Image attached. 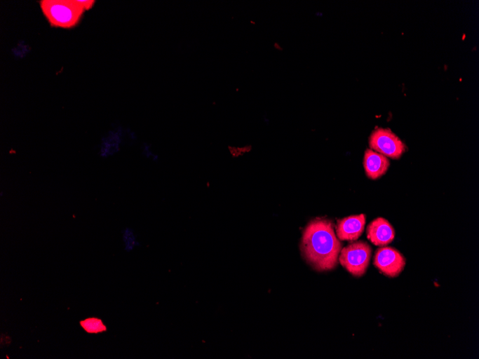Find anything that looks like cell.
<instances>
[{"label":"cell","mask_w":479,"mask_h":359,"mask_svg":"<svg viewBox=\"0 0 479 359\" xmlns=\"http://www.w3.org/2000/svg\"><path fill=\"white\" fill-rule=\"evenodd\" d=\"M83 330L89 334H99L107 331V325L101 318H88L80 321Z\"/></svg>","instance_id":"10"},{"label":"cell","mask_w":479,"mask_h":359,"mask_svg":"<svg viewBox=\"0 0 479 359\" xmlns=\"http://www.w3.org/2000/svg\"><path fill=\"white\" fill-rule=\"evenodd\" d=\"M301 250L307 263L316 271L335 269L342 244L336 236L333 222L325 218L311 221L304 231Z\"/></svg>","instance_id":"1"},{"label":"cell","mask_w":479,"mask_h":359,"mask_svg":"<svg viewBox=\"0 0 479 359\" xmlns=\"http://www.w3.org/2000/svg\"><path fill=\"white\" fill-rule=\"evenodd\" d=\"M405 264L403 255L393 248H381L375 252L374 265L386 276L398 277L404 270Z\"/></svg>","instance_id":"5"},{"label":"cell","mask_w":479,"mask_h":359,"mask_svg":"<svg viewBox=\"0 0 479 359\" xmlns=\"http://www.w3.org/2000/svg\"><path fill=\"white\" fill-rule=\"evenodd\" d=\"M367 238L377 246H386L395 239L396 233L391 224L386 219H375L367 226Z\"/></svg>","instance_id":"7"},{"label":"cell","mask_w":479,"mask_h":359,"mask_svg":"<svg viewBox=\"0 0 479 359\" xmlns=\"http://www.w3.org/2000/svg\"><path fill=\"white\" fill-rule=\"evenodd\" d=\"M365 225V215L350 216L340 219L336 226L337 237L343 241H357L363 235Z\"/></svg>","instance_id":"6"},{"label":"cell","mask_w":479,"mask_h":359,"mask_svg":"<svg viewBox=\"0 0 479 359\" xmlns=\"http://www.w3.org/2000/svg\"><path fill=\"white\" fill-rule=\"evenodd\" d=\"M372 252L371 247L364 241L351 243L342 248L339 263L349 273L361 277L369 266Z\"/></svg>","instance_id":"3"},{"label":"cell","mask_w":479,"mask_h":359,"mask_svg":"<svg viewBox=\"0 0 479 359\" xmlns=\"http://www.w3.org/2000/svg\"><path fill=\"white\" fill-rule=\"evenodd\" d=\"M125 140V130L121 127H115L110 130L102 139L100 145V155L107 158L118 154Z\"/></svg>","instance_id":"9"},{"label":"cell","mask_w":479,"mask_h":359,"mask_svg":"<svg viewBox=\"0 0 479 359\" xmlns=\"http://www.w3.org/2000/svg\"><path fill=\"white\" fill-rule=\"evenodd\" d=\"M94 1H41V9L52 26L71 28L76 25L83 13L92 8Z\"/></svg>","instance_id":"2"},{"label":"cell","mask_w":479,"mask_h":359,"mask_svg":"<svg viewBox=\"0 0 479 359\" xmlns=\"http://www.w3.org/2000/svg\"><path fill=\"white\" fill-rule=\"evenodd\" d=\"M143 155L148 159H150L154 162L158 161V156L153 152L151 147L148 144H144L142 149Z\"/></svg>","instance_id":"12"},{"label":"cell","mask_w":479,"mask_h":359,"mask_svg":"<svg viewBox=\"0 0 479 359\" xmlns=\"http://www.w3.org/2000/svg\"><path fill=\"white\" fill-rule=\"evenodd\" d=\"M122 242L124 250L129 252L140 245L137 234L131 227H126L122 231Z\"/></svg>","instance_id":"11"},{"label":"cell","mask_w":479,"mask_h":359,"mask_svg":"<svg viewBox=\"0 0 479 359\" xmlns=\"http://www.w3.org/2000/svg\"><path fill=\"white\" fill-rule=\"evenodd\" d=\"M390 161L384 155L367 149L364 158V168L367 176L371 180H377L384 175L389 167Z\"/></svg>","instance_id":"8"},{"label":"cell","mask_w":479,"mask_h":359,"mask_svg":"<svg viewBox=\"0 0 479 359\" xmlns=\"http://www.w3.org/2000/svg\"><path fill=\"white\" fill-rule=\"evenodd\" d=\"M369 144L372 150L393 159L400 158L406 151L404 143L390 129L379 128L375 130Z\"/></svg>","instance_id":"4"}]
</instances>
